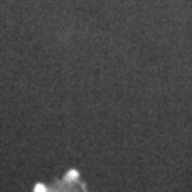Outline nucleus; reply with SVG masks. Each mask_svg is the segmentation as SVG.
Segmentation results:
<instances>
[{
	"label": "nucleus",
	"mask_w": 192,
	"mask_h": 192,
	"mask_svg": "<svg viewBox=\"0 0 192 192\" xmlns=\"http://www.w3.org/2000/svg\"><path fill=\"white\" fill-rule=\"evenodd\" d=\"M34 192H46L44 185H37V186H36V191H34Z\"/></svg>",
	"instance_id": "nucleus-1"
},
{
	"label": "nucleus",
	"mask_w": 192,
	"mask_h": 192,
	"mask_svg": "<svg viewBox=\"0 0 192 192\" xmlns=\"http://www.w3.org/2000/svg\"><path fill=\"white\" fill-rule=\"evenodd\" d=\"M76 175H77V172H76V171H71V172L68 174V178H74Z\"/></svg>",
	"instance_id": "nucleus-2"
}]
</instances>
